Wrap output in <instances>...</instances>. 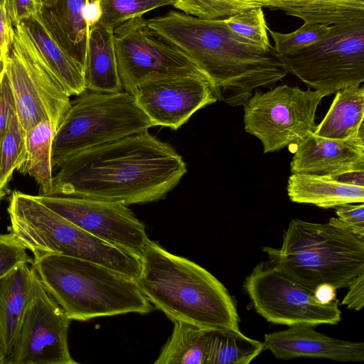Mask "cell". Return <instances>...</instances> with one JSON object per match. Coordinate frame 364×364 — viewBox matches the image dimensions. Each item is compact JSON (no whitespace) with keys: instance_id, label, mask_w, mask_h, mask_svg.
I'll use <instances>...</instances> for the list:
<instances>
[{"instance_id":"7","label":"cell","mask_w":364,"mask_h":364,"mask_svg":"<svg viewBox=\"0 0 364 364\" xmlns=\"http://www.w3.org/2000/svg\"><path fill=\"white\" fill-rule=\"evenodd\" d=\"M1 68L10 82L18 122L26 133L41 121L57 130L71 101L46 64L23 22L14 27L12 43Z\"/></svg>"},{"instance_id":"11","label":"cell","mask_w":364,"mask_h":364,"mask_svg":"<svg viewBox=\"0 0 364 364\" xmlns=\"http://www.w3.org/2000/svg\"><path fill=\"white\" fill-rule=\"evenodd\" d=\"M243 287L256 312L268 322L315 327L336 325L341 320L337 301L319 303L312 290L289 279L269 262L256 265Z\"/></svg>"},{"instance_id":"14","label":"cell","mask_w":364,"mask_h":364,"mask_svg":"<svg viewBox=\"0 0 364 364\" xmlns=\"http://www.w3.org/2000/svg\"><path fill=\"white\" fill-rule=\"evenodd\" d=\"M132 94L154 127L174 130L196 112L217 101L208 79L194 74L148 81L136 87Z\"/></svg>"},{"instance_id":"19","label":"cell","mask_w":364,"mask_h":364,"mask_svg":"<svg viewBox=\"0 0 364 364\" xmlns=\"http://www.w3.org/2000/svg\"><path fill=\"white\" fill-rule=\"evenodd\" d=\"M113 31L100 22L90 28L84 68L86 90L96 92L123 90L117 69Z\"/></svg>"},{"instance_id":"28","label":"cell","mask_w":364,"mask_h":364,"mask_svg":"<svg viewBox=\"0 0 364 364\" xmlns=\"http://www.w3.org/2000/svg\"><path fill=\"white\" fill-rule=\"evenodd\" d=\"M173 6L184 14L201 19H225L257 7L252 0H175Z\"/></svg>"},{"instance_id":"30","label":"cell","mask_w":364,"mask_h":364,"mask_svg":"<svg viewBox=\"0 0 364 364\" xmlns=\"http://www.w3.org/2000/svg\"><path fill=\"white\" fill-rule=\"evenodd\" d=\"M330 31L328 26L304 22L293 32L282 33L268 28L274 40V48L280 55H286L302 49L325 36Z\"/></svg>"},{"instance_id":"42","label":"cell","mask_w":364,"mask_h":364,"mask_svg":"<svg viewBox=\"0 0 364 364\" xmlns=\"http://www.w3.org/2000/svg\"><path fill=\"white\" fill-rule=\"evenodd\" d=\"M4 194H5L4 188H2L1 186L0 185V200L3 198Z\"/></svg>"},{"instance_id":"2","label":"cell","mask_w":364,"mask_h":364,"mask_svg":"<svg viewBox=\"0 0 364 364\" xmlns=\"http://www.w3.org/2000/svg\"><path fill=\"white\" fill-rule=\"evenodd\" d=\"M148 23L183 51L208 77L217 100L230 106L244 105L253 91L271 88L288 74L274 46L264 48L241 38L224 19L171 11Z\"/></svg>"},{"instance_id":"34","label":"cell","mask_w":364,"mask_h":364,"mask_svg":"<svg viewBox=\"0 0 364 364\" xmlns=\"http://www.w3.org/2000/svg\"><path fill=\"white\" fill-rule=\"evenodd\" d=\"M4 6L14 27L41 10L36 0H5Z\"/></svg>"},{"instance_id":"21","label":"cell","mask_w":364,"mask_h":364,"mask_svg":"<svg viewBox=\"0 0 364 364\" xmlns=\"http://www.w3.org/2000/svg\"><path fill=\"white\" fill-rule=\"evenodd\" d=\"M287 190L292 202L323 208L364 202V186L344 183L327 176L292 173Z\"/></svg>"},{"instance_id":"35","label":"cell","mask_w":364,"mask_h":364,"mask_svg":"<svg viewBox=\"0 0 364 364\" xmlns=\"http://www.w3.org/2000/svg\"><path fill=\"white\" fill-rule=\"evenodd\" d=\"M348 288L349 290L341 304L348 309L359 311L364 306V273L353 279Z\"/></svg>"},{"instance_id":"8","label":"cell","mask_w":364,"mask_h":364,"mask_svg":"<svg viewBox=\"0 0 364 364\" xmlns=\"http://www.w3.org/2000/svg\"><path fill=\"white\" fill-rule=\"evenodd\" d=\"M329 27L319 41L280 55L288 73L328 95L364 81V18Z\"/></svg>"},{"instance_id":"20","label":"cell","mask_w":364,"mask_h":364,"mask_svg":"<svg viewBox=\"0 0 364 364\" xmlns=\"http://www.w3.org/2000/svg\"><path fill=\"white\" fill-rule=\"evenodd\" d=\"M42 58L70 96L86 90L84 67L53 38L40 13L22 21Z\"/></svg>"},{"instance_id":"36","label":"cell","mask_w":364,"mask_h":364,"mask_svg":"<svg viewBox=\"0 0 364 364\" xmlns=\"http://www.w3.org/2000/svg\"><path fill=\"white\" fill-rule=\"evenodd\" d=\"M14 27L5 6L0 3V47L5 56L9 53L13 41Z\"/></svg>"},{"instance_id":"16","label":"cell","mask_w":364,"mask_h":364,"mask_svg":"<svg viewBox=\"0 0 364 364\" xmlns=\"http://www.w3.org/2000/svg\"><path fill=\"white\" fill-rule=\"evenodd\" d=\"M292 173L334 176L349 171L364 170V139H329L314 132L295 147Z\"/></svg>"},{"instance_id":"15","label":"cell","mask_w":364,"mask_h":364,"mask_svg":"<svg viewBox=\"0 0 364 364\" xmlns=\"http://www.w3.org/2000/svg\"><path fill=\"white\" fill-rule=\"evenodd\" d=\"M263 343L278 359L308 357L341 362L364 360L363 342L332 338L310 326H292L286 330L265 333Z\"/></svg>"},{"instance_id":"40","label":"cell","mask_w":364,"mask_h":364,"mask_svg":"<svg viewBox=\"0 0 364 364\" xmlns=\"http://www.w3.org/2000/svg\"><path fill=\"white\" fill-rule=\"evenodd\" d=\"M41 9H49L53 7L57 0H36Z\"/></svg>"},{"instance_id":"3","label":"cell","mask_w":364,"mask_h":364,"mask_svg":"<svg viewBox=\"0 0 364 364\" xmlns=\"http://www.w3.org/2000/svg\"><path fill=\"white\" fill-rule=\"evenodd\" d=\"M140 259L136 281L141 290L170 320L207 329L240 330L232 297L205 268L150 240Z\"/></svg>"},{"instance_id":"41","label":"cell","mask_w":364,"mask_h":364,"mask_svg":"<svg viewBox=\"0 0 364 364\" xmlns=\"http://www.w3.org/2000/svg\"><path fill=\"white\" fill-rule=\"evenodd\" d=\"M4 57H5V55H4L2 49L0 47V64H1Z\"/></svg>"},{"instance_id":"22","label":"cell","mask_w":364,"mask_h":364,"mask_svg":"<svg viewBox=\"0 0 364 364\" xmlns=\"http://www.w3.org/2000/svg\"><path fill=\"white\" fill-rule=\"evenodd\" d=\"M323 120L314 133L335 139H364V87L360 85L341 89Z\"/></svg>"},{"instance_id":"5","label":"cell","mask_w":364,"mask_h":364,"mask_svg":"<svg viewBox=\"0 0 364 364\" xmlns=\"http://www.w3.org/2000/svg\"><path fill=\"white\" fill-rule=\"evenodd\" d=\"M262 250L284 275L312 291L324 283L347 288L364 273V239L337 218L325 223L292 219L281 247Z\"/></svg>"},{"instance_id":"10","label":"cell","mask_w":364,"mask_h":364,"mask_svg":"<svg viewBox=\"0 0 364 364\" xmlns=\"http://www.w3.org/2000/svg\"><path fill=\"white\" fill-rule=\"evenodd\" d=\"M113 32L117 69L124 91L132 93L144 82L167 77L205 76L183 51L151 28L148 19L142 16L125 21Z\"/></svg>"},{"instance_id":"39","label":"cell","mask_w":364,"mask_h":364,"mask_svg":"<svg viewBox=\"0 0 364 364\" xmlns=\"http://www.w3.org/2000/svg\"><path fill=\"white\" fill-rule=\"evenodd\" d=\"M257 7L267 8L270 4L283 0H252Z\"/></svg>"},{"instance_id":"32","label":"cell","mask_w":364,"mask_h":364,"mask_svg":"<svg viewBox=\"0 0 364 364\" xmlns=\"http://www.w3.org/2000/svg\"><path fill=\"white\" fill-rule=\"evenodd\" d=\"M0 79V141L12 116L16 113L12 88L9 78L1 68Z\"/></svg>"},{"instance_id":"27","label":"cell","mask_w":364,"mask_h":364,"mask_svg":"<svg viewBox=\"0 0 364 364\" xmlns=\"http://www.w3.org/2000/svg\"><path fill=\"white\" fill-rule=\"evenodd\" d=\"M26 134L15 113L0 141V185L4 188L26 159Z\"/></svg>"},{"instance_id":"24","label":"cell","mask_w":364,"mask_h":364,"mask_svg":"<svg viewBox=\"0 0 364 364\" xmlns=\"http://www.w3.org/2000/svg\"><path fill=\"white\" fill-rule=\"evenodd\" d=\"M265 350L240 330L207 329L204 364H248Z\"/></svg>"},{"instance_id":"13","label":"cell","mask_w":364,"mask_h":364,"mask_svg":"<svg viewBox=\"0 0 364 364\" xmlns=\"http://www.w3.org/2000/svg\"><path fill=\"white\" fill-rule=\"evenodd\" d=\"M35 197L73 224L139 258L149 240L145 225L127 205L55 193Z\"/></svg>"},{"instance_id":"29","label":"cell","mask_w":364,"mask_h":364,"mask_svg":"<svg viewBox=\"0 0 364 364\" xmlns=\"http://www.w3.org/2000/svg\"><path fill=\"white\" fill-rule=\"evenodd\" d=\"M224 20L231 31L250 43L264 48L272 46L262 8H251Z\"/></svg>"},{"instance_id":"31","label":"cell","mask_w":364,"mask_h":364,"mask_svg":"<svg viewBox=\"0 0 364 364\" xmlns=\"http://www.w3.org/2000/svg\"><path fill=\"white\" fill-rule=\"evenodd\" d=\"M27 249L12 233L0 235V279L21 263H30Z\"/></svg>"},{"instance_id":"18","label":"cell","mask_w":364,"mask_h":364,"mask_svg":"<svg viewBox=\"0 0 364 364\" xmlns=\"http://www.w3.org/2000/svg\"><path fill=\"white\" fill-rule=\"evenodd\" d=\"M90 0H57L49 9H41L40 14L46 27L73 58L85 68L90 26L85 9Z\"/></svg>"},{"instance_id":"38","label":"cell","mask_w":364,"mask_h":364,"mask_svg":"<svg viewBox=\"0 0 364 364\" xmlns=\"http://www.w3.org/2000/svg\"><path fill=\"white\" fill-rule=\"evenodd\" d=\"M330 178L344 183L364 186V170L349 171Z\"/></svg>"},{"instance_id":"25","label":"cell","mask_w":364,"mask_h":364,"mask_svg":"<svg viewBox=\"0 0 364 364\" xmlns=\"http://www.w3.org/2000/svg\"><path fill=\"white\" fill-rule=\"evenodd\" d=\"M173 331L154 364H204L207 328L173 321Z\"/></svg>"},{"instance_id":"44","label":"cell","mask_w":364,"mask_h":364,"mask_svg":"<svg viewBox=\"0 0 364 364\" xmlns=\"http://www.w3.org/2000/svg\"><path fill=\"white\" fill-rule=\"evenodd\" d=\"M0 79H1V72H0Z\"/></svg>"},{"instance_id":"12","label":"cell","mask_w":364,"mask_h":364,"mask_svg":"<svg viewBox=\"0 0 364 364\" xmlns=\"http://www.w3.org/2000/svg\"><path fill=\"white\" fill-rule=\"evenodd\" d=\"M70 321L33 269L25 314L4 364H76L68 348Z\"/></svg>"},{"instance_id":"37","label":"cell","mask_w":364,"mask_h":364,"mask_svg":"<svg viewBox=\"0 0 364 364\" xmlns=\"http://www.w3.org/2000/svg\"><path fill=\"white\" fill-rule=\"evenodd\" d=\"M313 291L316 299L323 304L334 301L336 296V289L327 283L317 286Z\"/></svg>"},{"instance_id":"4","label":"cell","mask_w":364,"mask_h":364,"mask_svg":"<svg viewBox=\"0 0 364 364\" xmlns=\"http://www.w3.org/2000/svg\"><path fill=\"white\" fill-rule=\"evenodd\" d=\"M31 264L70 320L153 310L136 279L104 265L58 253L34 256Z\"/></svg>"},{"instance_id":"43","label":"cell","mask_w":364,"mask_h":364,"mask_svg":"<svg viewBox=\"0 0 364 364\" xmlns=\"http://www.w3.org/2000/svg\"><path fill=\"white\" fill-rule=\"evenodd\" d=\"M0 3H1L2 4H4V5L5 0H0Z\"/></svg>"},{"instance_id":"26","label":"cell","mask_w":364,"mask_h":364,"mask_svg":"<svg viewBox=\"0 0 364 364\" xmlns=\"http://www.w3.org/2000/svg\"><path fill=\"white\" fill-rule=\"evenodd\" d=\"M175 0H90L98 10L100 22L114 30L125 21L155 9L172 5Z\"/></svg>"},{"instance_id":"17","label":"cell","mask_w":364,"mask_h":364,"mask_svg":"<svg viewBox=\"0 0 364 364\" xmlns=\"http://www.w3.org/2000/svg\"><path fill=\"white\" fill-rule=\"evenodd\" d=\"M21 263L0 279V364L17 338L32 286L33 269Z\"/></svg>"},{"instance_id":"1","label":"cell","mask_w":364,"mask_h":364,"mask_svg":"<svg viewBox=\"0 0 364 364\" xmlns=\"http://www.w3.org/2000/svg\"><path fill=\"white\" fill-rule=\"evenodd\" d=\"M53 164L57 172L50 193L125 205L163 198L187 172L175 149L148 131L53 159Z\"/></svg>"},{"instance_id":"33","label":"cell","mask_w":364,"mask_h":364,"mask_svg":"<svg viewBox=\"0 0 364 364\" xmlns=\"http://www.w3.org/2000/svg\"><path fill=\"white\" fill-rule=\"evenodd\" d=\"M336 208L337 218L354 234L364 239V204L344 203Z\"/></svg>"},{"instance_id":"6","label":"cell","mask_w":364,"mask_h":364,"mask_svg":"<svg viewBox=\"0 0 364 364\" xmlns=\"http://www.w3.org/2000/svg\"><path fill=\"white\" fill-rule=\"evenodd\" d=\"M154 127L134 95L85 90L71 102L53 141V159L107 144Z\"/></svg>"},{"instance_id":"9","label":"cell","mask_w":364,"mask_h":364,"mask_svg":"<svg viewBox=\"0 0 364 364\" xmlns=\"http://www.w3.org/2000/svg\"><path fill=\"white\" fill-rule=\"evenodd\" d=\"M328 95L287 84L255 91L244 106V128L261 141L264 153L296 146L315 130V116Z\"/></svg>"},{"instance_id":"23","label":"cell","mask_w":364,"mask_h":364,"mask_svg":"<svg viewBox=\"0 0 364 364\" xmlns=\"http://www.w3.org/2000/svg\"><path fill=\"white\" fill-rule=\"evenodd\" d=\"M56 129L50 121L43 120L29 129L26 134V156L17 168L35 179L41 195L53 189V141Z\"/></svg>"}]
</instances>
